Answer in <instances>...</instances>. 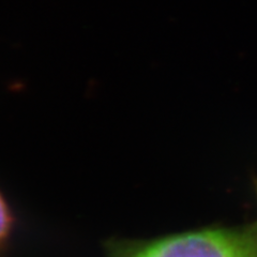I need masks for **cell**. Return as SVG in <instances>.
<instances>
[{
	"label": "cell",
	"mask_w": 257,
	"mask_h": 257,
	"mask_svg": "<svg viewBox=\"0 0 257 257\" xmlns=\"http://www.w3.org/2000/svg\"><path fill=\"white\" fill-rule=\"evenodd\" d=\"M119 257H257V223L182 232L130 247Z\"/></svg>",
	"instance_id": "obj_1"
},
{
	"label": "cell",
	"mask_w": 257,
	"mask_h": 257,
	"mask_svg": "<svg viewBox=\"0 0 257 257\" xmlns=\"http://www.w3.org/2000/svg\"><path fill=\"white\" fill-rule=\"evenodd\" d=\"M14 215L12 209L0 191V253L4 252L11 239L14 229Z\"/></svg>",
	"instance_id": "obj_2"
},
{
	"label": "cell",
	"mask_w": 257,
	"mask_h": 257,
	"mask_svg": "<svg viewBox=\"0 0 257 257\" xmlns=\"http://www.w3.org/2000/svg\"><path fill=\"white\" fill-rule=\"evenodd\" d=\"M254 187H255V192H256V197H257V179L254 180Z\"/></svg>",
	"instance_id": "obj_3"
}]
</instances>
